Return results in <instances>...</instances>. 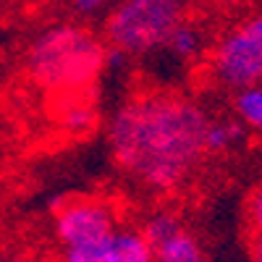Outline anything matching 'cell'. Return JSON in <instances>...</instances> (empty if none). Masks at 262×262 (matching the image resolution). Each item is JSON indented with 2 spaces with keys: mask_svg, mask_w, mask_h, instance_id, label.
Here are the masks:
<instances>
[{
  "mask_svg": "<svg viewBox=\"0 0 262 262\" xmlns=\"http://www.w3.org/2000/svg\"><path fill=\"white\" fill-rule=\"evenodd\" d=\"M207 111L189 97L149 92L126 100L107 128L116 163L155 191L186 184L207 149Z\"/></svg>",
  "mask_w": 262,
  "mask_h": 262,
  "instance_id": "cell-1",
  "label": "cell"
},
{
  "mask_svg": "<svg viewBox=\"0 0 262 262\" xmlns=\"http://www.w3.org/2000/svg\"><path fill=\"white\" fill-rule=\"evenodd\" d=\"M102 39L76 24H58L45 29L27 53V71L53 92L79 95L90 86L105 66Z\"/></svg>",
  "mask_w": 262,
  "mask_h": 262,
  "instance_id": "cell-2",
  "label": "cell"
},
{
  "mask_svg": "<svg viewBox=\"0 0 262 262\" xmlns=\"http://www.w3.org/2000/svg\"><path fill=\"white\" fill-rule=\"evenodd\" d=\"M184 16L186 0H116L105 21V42L126 55H147L165 48Z\"/></svg>",
  "mask_w": 262,
  "mask_h": 262,
  "instance_id": "cell-3",
  "label": "cell"
},
{
  "mask_svg": "<svg viewBox=\"0 0 262 262\" xmlns=\"http://www.w3.org/2000/svg\"><path fill=\"white\" fill-rule=\"evenodd\" d=\"M116 228L118 217L113 207L92 196L66 202L53 221L60 254L69 262H105Z\"/></svg>",
  "mask_w": 262,
  "mask_h": 262,
  "instance_id": "cell-4",
  "label": "cell"
},
{
  "mask_svg": "<svg viewBox=\"0 0 262 262\" xmlns=\"http://www.w3.org/2000/svg\"><path fill=\"white\" fill-rule=\"evenodd\" d=\"M210 79L223 90L262 81V11L231 24L210 50Z\"/></svg>",
  "mask_w": 262,
  "mask_h": 262,
  "instance_id": "cell-5",
  "label": "cell"
},
{
  "mask_svg": "<svg viewBox=\"0 0 262 262\" xmlns=\"http://www.w3.org/2000/svg\"><path fill=\"white\" fill-rule=\"evenodd\" d=\"M152 247V257L163 262H196L202 259V244L170 212H155L142 228Z\"/></svg>",
  "mask_w": 262,
  "mask_h": 262,
  "instance_id": "cell-6",
  "label": "cell"
},
{
  "mask_svg": "<svg viewBox=\"0 0 262 262\" xmlns=\"http://www.w3.org/2000/svg\"><path fill=\"white\" fill-rule=\"evenodd\" d=\"M149 259L155 257H152V247L142 231L116 228L105 252V262H149Z\"/></svg>",
  "mask_w": 262,
  "mask_h": 262,
  "instance_id": "cell-7",
  "label": "cell"
},
{
  "mask_svg": "<svg viewBox=\"0 0 262 262\" xmlns=\"http://www.w3.org/2000/svg\"><path fill=\"white\" fill-rule=\"evenodd\" d=\"M165 48L181 60H194V58H200L207 48V32L196 24V21L181 18L176 24V29L170 32Z\"/></svg>",
  "mask_w": 262,
  "mask_h": 262,
  "instance_id": "cell-8",
  "label": "cell"
},
{
  "mask_svg": "<svg viewBox=\"0 0 262 262\" xmlns=\"http://www.w3.org/2000/svg\"><path fill=\"white\" fill-rule=\"evenodd\" d=\"M233 113L238 123L262 134V81L236 90L233 95Z\"/></svg>",
  "mask_w": 262,
  "mask_h": 262,
  "instance_id": "cell-9",
  "label": "cell"
},
{
  "mask_svg": "<svg viewBox=\"0 0 262 262\" xmlns=\"http://www.w3.org/2000/svg\"><path fill=\"white\" fill-rule=\"evenodd\" d=\"M60 126L69 134H84L95 126V111L90 102H84L79 97H71L66 102V107L60 111Z\"/></svg>",
  "mask_w": 262,
  "mask_h": 262,
  "instance_id": "cell-10",
  "label": "cell"
},
{
  "mask_svg": "<svg viewBox=\"0 0 262 262\" xmlns=\"http://www.w3.org/2000/svg\"><path fill=\"white\" fill-rule=\"evenodd\" d=\"M238 139H242V123L210 121V128H207V149L210 152H226Z\"/></svg>",
  "mask_w": 262,
  "mask_h": 262,
  "instance_id": "cell-11",
  "label": "cell"
},
{
  "mask_svg": "<svg viewBox=\"0 0 262 262\" xmlns=\"http://www.w3.org/2000/svg\"><path fill=\"white\" fill-rule=\"evenodd\" d=\"M247 223L254 233H262V184L249 194V202H247Z\"/></svg>",
  "mask_w": 262,
  "mask_h": 262,
  "instance_id": "cell-12",
  "label": "cell"
},
{
  "mask_svg": "<svg viewBox=\"0 0 262 262\" xmlns=\"http://www.w3.org/2000/svg\"><path fill=\"white\" fill-rule=\"evenodd\" d=\"M116 0H71V6L79 11V13H97L107 6H113Z\"/></svg>",
  "mask_w": 262,
  "mask_h": 262,
  "instance_id": "cell-13",
  "label": "cell"
},
{
  "mask_svg": "<svg viewBox=\"0 0 262 262\" xmlns=\"http://www.w3.org/2000/svg\"><path fill=\"white\" fill-rule=\"evenodd\" d=\"M249 252H252V257H254V259H259V262H262V233H254V236H252Z\"/></svg>",
  "mask_w": 262,
  "mask_h": 262,
  "instance_id": "cell-14",
  "label": "cell"
},
{
  "mask_svg": "<svg viewBox=\"0 0 262 262\" xmlns=\"http://www.w3.org/2000/svg\"><path fill=\"white\" fill-rule=\"evenodd\" d=\"M205 3H210V6H217V8H226V6L236 3V0H205Z\"/></svg>",
  "mask_w": 262,
  "mask_h": 262,
  "instance_id": "cell-15",
  "label": "cell"
},
{
  "mask_svg": "<svg viewBox=\"0 0 262 262\" xmlns=\"http://www.w3.org/2000/svg\"><path fill=\"white\" fill-rule=\"evenodd\" d=\"M257 3H262V0H257Z\"/></svg>",
  "mask_w": 262,
  "mask_h": 262,
  "instance_id": "cell-16",
  "label": "cell"
}]
</instances>
